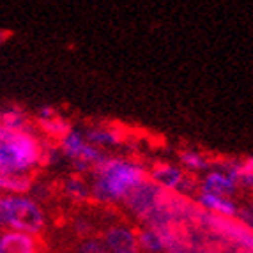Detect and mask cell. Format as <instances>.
Segmentation results:
<instances>
[{"mask_svg":"<svg viewBox=\"0 0 253 253\" xmlns=\"http://www.w3.org/2000/svg\"><path fill=\"white\" fill-rule=\"evenodd\" d=\"M145 182V172L136 163L121 158L105 160L97 165L94 179V195L105 202L127 199L131 191Z\"/></svg>","mask_w":253,"mask_h":253,"instance_id":"cell-1","label":"cell"},{"mask_svg":"<svg viewBox=\"0 0 253 253\" xmlns=\"http://www.w3.org/2000/svg\"><path fill=\"white\" fill-rule=\"evenodd\" d=\"M46 225L41 206L25 195L9 193L0 200V228L25 234H39Z\"/></svg>","mask_w":253,"mask_h":253,"instance_id":"cell-2","label":"cell"},{"mask_svg":"<svg viewBox=\"0 0 253 253\" xmlns=\"http://www.w3.org/2000/svg\"><path fill=\"white\" fill-rule=\"evenodd\" d=\"M39 160V145L25 133L0 136V175H25Z\"/></svg>","mask_w":253,"mask_h":253,"instance_id":"cell-3","label":"cell"},{"mask_svg":"<svg viewBox=\"0 0 253 253\" xmlns=\"http://www.w3.org/2000/svg\"><path fill=\"white\" fill-rule=\"evenodd\" d=\"M62 149L69 158H73V160H76V161H82V163H85V165H89V163L101 165L103 161H105V158L101 156L99 149L94 147L89 140L85 138L84 133H78V131H69V133H66V136L62 138Z\"/></svg>","mask_w":253,"mask_h":253,"instance_id":"cell-4","label":"cell"},{"mask_svg":"<svg viewBox=\"0 0 253 253\" xmlns=\"http://www.w3.org/2000/svg\"><path fill=\"white\" fill-rule=\"evenodd\" d=\"M103 243L106 246L108 253H138L140 252V241L131 228L117 225L106 230Z\"/></svg>","mask_w":253,"mask_h":253,"instance_id":"cell-5","label":"cell"},{"mask_svg":"<svg viewBox=\"0 0 253 253\" xmlns=\"http://www.w3.org/2000/svg\"><path fill=\"white\" fill-rule=\"evenodd\" d=\"M0 253H39L36 236L18 230H0Z\"/></svg>","mask_w":253,"mask_h":253,"instance_id":"cell-6","label":"cell"},{"mask_svg":"<svg viewBox=\"0 0 253 253\" xmlns=\"http://www.w3.org/2000/svg\"><path fill=\"white\" fill-rule=\"evenodd\" d=\"M239 188V182L228 170H209L202 179V191L232 199Z\"/></svg>","mask_w":253,"mask_h":253,"instance_id":"cell-7","label":"cell"},{"mask_svg":"<svg viewBox=\"0 0 253 253\" xmlns=\"http://www.w3.org/2000/svg\"><path fill=\"white\" fill-rule=\"evenodd\" d=\"M199 204L209 211L216 212L221 216H237L239 214V207L232 199L227 197H219V195L209 193V191H202L199 193Z\"/></svg>","mask_w":253,"mask_h":253,"instance_id":"cell-8","label":"cell"},{"mask_svg":"<svg viewBox=\"0 0 253 253\" xmlns=\"http://www.w3.org/2000/svg\"><path fill=\"white\" fill-rule=\"evenodd\" d=\"M158 193V188L151 182L145 181L144 184H140L136 190L131 191V195L127 197L129 200V206L135 209V211H151L152 207H154V195Z\"/></svg>","mask_w":253,"mask_h":253,"instance_id":"cell-9","label":"cell"},{"mask_svg":"<svg viewBox=\"0 0 253 253\" xmlns=\"http://www.w3.org/2000/svg\"><path fill=\"white\" fill-rule=\"evenodd\" d=\"M152 179L156 184L173 190V188H179L184 181V170L173 165H161L152 170Z\"/></svg>","mask_w":253,"mask_h":253,"instance_id":"cell-10","label":"cell"},{"mask_svg":"<svg viewBox=\"0 0 253 253\" xmlns=\"http://www.w3.org/2000/svg\"><path fill=\"white\" fill-rule=\"evenodd\" d=\"M181 163L188 170H206L209 167V161L199 151H184L181 152Z\"/></svg>","mask_w":253,"mask_h":253,"instance_id":"cell-11","label":"cell"},{"mask_svg":"<svg viewBox=\"0 0 253 253\" xmlns=\"http://www.w3.org/2000/svg\"><path fill=\"white\" fill-rule=\"evenodd\" d=\"M140 241V246L149 252H161L165 248V243H163V237L156 232V230H145L138 236Z\"/></svg>","mask_w":253,"mask_h":253,"instance_id":"cell-12","label":"cell"},{"mask_svg":"<svg viewBox=\"0 0 253 253\" xmlns=\"http://www.w3.org/2000/svg\"><path fill=\"white\" fill-rule=\"evenodd\" d=\"M85 138L89 140L92 145H110V144H115L117 138L112 131L108 129H103V127H96V129H89L85 133Z\"/></svg>","mask_w":253,"mask_h":253,"instance_id":"cell-13","label":"cell"},{"mask_svg":"<svg viewBox=\"0 0 253 253\" xmlns=\"http://www.w3.org/2000/svg\"><path fill=\"white\" fill-rule=\"evenodd\" d=\"M76 253H108V252H106V246L103 241L89 239L82 243V246L78 248Z\"/></svg>","mask_w":253,"mask_h":253,"instance_id":"cell-14","label":"cell"},{"mask_svg":"<svg viewBox=\"0 0 253 253\" xmlns=\"http://www.w3.org/2000/svg\"><path fill=\"white\" fill-rule=\"evenodd\" d=\"M237 216L241 218V221H243V223H246L248 227H253V200L246 204L245 207H241L239 214H237Z\"/></svg>","mask_w":253,"mask_h":253,"instance_id":"cell-15","label":"cell"},{"mask_svg":"<svg viewBox=\"0 0 253 253\" xmlns=\"http://www.w3.org/2000/svg\"><path fill=\"white\" fill-rule=\"evenodd\" d=\"M4 199V190H2V188H0V200Z\"/></svg>","mask_w":253,"mask_h":253,"instance_id":"cell-16","label":"cell"},{"mask_svg":"<svg viewBox=\"0 0 253 253\" xmlns=\"http://www.w3.org/2000/svg\"><path fill=\"white\" fill-rule=\"evenodd\" d=\"M239 253H253V252H250V250H246V252H239Z\"/></svg>","mask_w":253,"mask_h":253,"instance_id":"cell-17","label":"cell"}]
</instances>
